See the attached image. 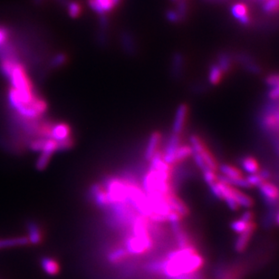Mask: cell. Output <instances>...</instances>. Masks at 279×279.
Returning a JSON list of instances; mask_svg holds the SVG:
<instances>
[{
	"instance_id": "cell-2",
	"label": "cell",
	"mask_w": 279,
	"mask_h": 279,
	"mask_svg": "<svg viewBox=\"0 0 279 279\" xmlns=\"http://www.w3.org/2000/svg\"><path fill=\"white\" fill-rule=\"evenodd\" d=\"M7 100L16 114L21 118L27 120H36L39 118L43 114H46L47 110V102L41 97H37L31 103H22L18 99L16 90L10 87L7 92Z\"/></svg>"
},
{
	"instance_id": "cell-26",
	"label": "cell",
	"mask_w": 279,
	"mask_h": 279,
	"mask_svg": "<svg viewBox=\"0 0 279 279\" xmlns=\"http://www.w3.org/2000/svg\"><path fill=\"white\" fill-rule=\"evenodd\" d=\"M52 153L47 151H41L40 155L36 160V168L37 171H44L47 165L49 164L50 160L52 159Z\"/></svg>"
},
{
	"instance_id": "cell-18",
	"label": "cell",
	"mask_w": 279,
	"mask_h": 279,
	"mask_svg": "<svg viewBox=\"0 0 279 279\" xmlns=\"http://www.w3.org/2000/svg\"><path fill=\"white\" fill-rule=\"evenodd\" d=\"M120 39H121V45L125 52L128 53L130 55H133L136 52L137 47H136L135 39L130 32H123Z\"/></svg>"
},
{
	"instance_id": "cell-9",
	"label": "cell",
	"mask_w": 279,
	"mask_h": 279,
	"mask_svg": "<svg viewBox=\"0 0 279 279\" xmlns=\"http://www.w3.org/2000/svg\"><path fill=\"white\" fill-rule=\"evenodd\" d=\"M257 225L255 221L249 223L248 228L241 233L238 234V237L234 244V248L238 253H243L248 248V244L250 243L251 238L253 237L254 233L256 231Z\"/></svg>"
},
{
	"instance_id": "cell-36",
	"label": "cell",
	"mask_w": 279,
	"mask_h": 279,
	"mask_svg": "<svg viewBox=\"0 0 279 279\" xmlns=\"http://www.w3.org/2000/svg\"><path fill=\"white\" fill-rule=\"evenodd\" d=\"M239 218H241L242 220H244L245 222H252V221H255L254 218H255V215H254L253 211L249 210V209H247L246 211H244L241 216Z\"/></svg>"
},
{
	"instance_id": "cell-6",
	"label": "cell",
	"mask_w": 279,
	"mask_h": 279,
	"mask_svg": "<svg viewBox=\"0 0 279 279\" xmlns=\"http://www.w3.org/2000/svg\"><path fill=\"white\" fill-rule=\"evenodd\" d=\"M190 109L188 104H181L176 109L174 119L171 127V133L181 135L186 126Z\"/></svg>"
},
{
	"instance_id": "cell-13",
	"label": "cell",
	"mask_w": 279,
	"mask_h": 279,
	"mask_svg": "<svg viewBox=\"0 0 279 279\" xmlns=\"http://www.w3.org/2000/svg\"><path fill=\"white\" fill-rule=\"evenodd\" d=\"M239 164H240V170L248 173V175L257 173L261 170L259 160L253 156H245L243 158H241Z\"/></svg>"
},
{
	"instance_id": "cell-21",
	"label": "cell",
	"mask_w": 279,
	"mask_h": 279,
	"mask_svg": "<svg viewBox=\"0 0 279 279\" xmlns=\"http://www.w3.org/2000/svg\"><path fill=\"white\" fill-rule=\"evenodd\" d=\"M238 60L244 66V68L248 70V72L252 73H260L261 68L257 63L254 61L252 57H249L248 55L240 54L238 56Z\"/></svg>"
},
{
	"instance_id": "cell-7",
	"label": "cell",
	"mask_w": 279,
	"mask_h": 279,
	"mask_svg": "<svg viewBox=\"0 0 279 279\" xmlns=\"http://www.w3.org/2000/svg\"><path fill=\"white\" fill-rule=\"evenodd\" d=\"M181 144V137L180 135H176L171 133L169 139L166 142L164 150H162V158L166 163L172 165L173 164V157L176 150Z\"/></svg>"
},
{
	"instance_id": "cell-8",
	"label": "cell",
	"mask_w": 279,
	"mask_h": 279,
	"mask_svg": "<svg viewBox=\"0 0 279 279\" xmlns=\"http://www.w3.org/2000/svg\"><path fill=\"white\" fill-rule=\"evenodd\" d=\"M89 195L97 207L104 209H106L109 207L110 202H109L108 196L102 184L99 183L93 184V186L90 188Z\"/></svg>"
},
{
	"instance_id": "cell-41",
	"label": "cell",
	"mask_w": 279,
	"mask_h": 279,
	"mask_svg": "<svg viewBox=\"0 0 279 279\" xmlns=\"http://www.w3.org/2000/svg\"><path fill=\"white\" fill-rule=\"evenodd\" d=\"M178 1H189V0H177V2H178Z\"/></svg>"
},
{
	"instance_id": "cell-24",
	"label": "cell",
	"mask_w": 279,
	"mask_h": 279,
	"mask_svg": "<svg viewBox=\"0 0 279 279\" xmlns=\"http://www.w3.org/2000/svg\"><path fill=\"white\" fill-rule=\"evenodd\" d=\"M68 61V57L66 53H57L51 58V60L49 62V67L52 69H58V68L65 67Z\"/></svg>"
},
{
	"instance_id": "cell-11",
	"label": "cell",
	"mask_w": 279,
	"mask_h": 279,
	"mask_svg": "<svg viewBox=\"0 0 279 279\" xmlns=\"http://www.w3.org/2000/svg\"><path fill=\"white\" fill-rule=\"evenodd\" d=\"M231 14L242 26H248L251 24V16L249 14L248 5L245 3H235L231 6Z\"/></svg>"
},
{
	"instance_id": "cell-43",
	"label": "cell",
	"mask_w": 279,
	"mask_h": 279,
	"mask_svg": "<svg viewBox=\"0 0 279 279\" xmlns=\"http://www.w3.org/2000/svg\"><path fill=\"white\" fill-rule=\"evenodd\" d=\"M278 152H279V150H278Z\"/></svg>"
},
{
	"instance_id": "cell-32",
	"label": "cell",
	"mask_w": 279,
	"mask_h": 279,
	"mask_svg": "<svg viewBox=\"0 0 279 279\" xmlns=\"http://www.w3.org/2000/svg\"><path fill=\"white\" fill-rule=\"evenodd\" d=\"M265 83L269 88L279 86V73L269 74L265 79Z\"/></svg>"
},
{
	"instance_id": "cell-4",
	"label": "cell",
	"mask_w": 279,
	"mask_h": 279,
	"mask_svg": "<svg viewBox=\"0 0 279 279\" xmlns=\"http://www.w3.org/2000/svg\"><path fill=\"white\" fill-rule=\"evenodd\" d=\"M189 141H190V145L192 146L193 152L198 153L201 156L202 160L205 161V163L210 170L217 172L219 163L217 161V158L208 147L204 140H202V137H200L199 135H192L189 138Z\"/></svg>"
},
{
	"instance_id": "cell-27",
	"label": "cell",
	"mask_w": 279,
	"mask_h": 279,
	"mask_svg": "<svg viewBox=\"0 0 279 279\" xmlns=\"http://www.w3.org/2000/svg\"><path fill=\"white\" fill-rule=\"evenodd\" d=\"M183 63H184V58L183 56L180 53H176L172 58V64H171V68H172V73L174 75H179L182 71L183 68Z\"/></svg>"
},
{
	"instance_id": "cell-28",
	"label": "cell",
	"mask_w": 279,
	"mask_h": 279,
	"mask_svg": "<svg viewBox=\"0 0 279 279\" xmlns=\"http://www.w3.org/2000/svg\"><path fill=\"white\" fill-rule=\"evenodd\" d=\"M249 223L245 222L241 218H238L236 220H233L230 224V227H231L233 232H235L238 235V234L244 232L248 228Z\"/></svg>"
},
{
	"instance_id": "cell-35",
	"label": "cell",
	"mask_w": 279,
	"mask_h": 279,
	"mask_svg": "<svg viewBox=\"0 0 279 279\" xmlns=\"http://www.w3.org/2000/svg\"><path fill=\"white\" fill-rule=\"evenodd\" d=\"M268 97H269V100H271L273 102L279 101V86L269 88Z\"/></svg>"
},
{
	"instance_id": "cell-40",
	"label": "cell",
	"mask_w": 279,
	"mask_h": 279,
	"mask_svg": "<svg viewBox=\"0 0 279 279\" xmlns=\"http://www.w3.org/2000/svg\"><path fill=\"white\" fill-rule=\"evenodd\" d=\"M34 1L36 2V4H41L44 0H34Z\"/></svg>"
},
{
	"instance_id": "cell-37",
	"label": "cell",
	"mask_w": 279,
	"mask_h": 279,
	"mask_svg": "<svg viewBox=\"0 0 279 279\" xmlns=\"http://www.w3.org/2000/svg\"><path fill=\"white\" fill-rule=\"evenodd\" d=\"M202 279L201 277H200V275L199 274H195V275H192V276H187V277H183V278H180V279Z\"/></svg>"
},
{
	"instance_id": "cell-5",
	"label": "cell",
	"mask_w": 279,
	"mask_h": 279,
	"mask_svg": "<svg viewBox=\"0 0 279 279\" xmlns=\"http://www.w3.org/2000/svg\"><path fill=\"white\" fill-rule=\"evenodd\" d=\"M260 196L263 199L264 202L269 206H274L279 200V189L271 181H265L259 187Z\"/></svg>"
},
{
	"instance_id": "cell-10",
	"label": "cell",
	"mask_w": 279,
	"mask_h": 279,
	"mask_svg": "<svg viewBox=\"0 0 279 279\" xmlns=\"http://www.w3.org/2000/svg\"><path fill=\"white\" fill-rule=\"evenodd\" d=\"M72 130L70 126L64 123L59 124H51L50 127V139L56 140L57 142H61L66 140L69 139L72 137Z\"/></svg>"
},
{
	"instance_id": "cell-19",
	"label": "cell",
	"mask_w": 279,
	"mask_h": 279,
	"mask_svg": "<svg viewBox=\"0 0 279 279\" xmlns=\"http://www.w3.org/2000/svg\"><path fill=\"white\" fill-rule=\"evenodd\" d=\"M192 154H193V150H192V146L190 144L181 143L174 153L173 164L188 160L189 158L192 157Z\"/></svg>"
},
{
	"instance_id": "cell-16",
	"label": "cell",
	"mask_w": 279,
	"mask_h": 279,
	"mask_svg": "<svg viewBox=\"0 0 279 279\" xmlns=\"http://www.w3.org/2000/svg\"><path fill=\"white\" fill-rule=\"evenodd\" d=\"M223 77H224V72L221 70V68L217 66V63L212 64L208 72L209 83L213 86H217L222 82Z\"/></svg>"
},
{
	"instance_id": "cell-12",
	"label": "cell",
	"mask_w": 279,
	"mask_h": 279,
	"mask_svg": "<svg viewBox=\"0 0 279 279\" xmlns=\"http://www.w3.org/2000/svg\"><path fill=\"white\" fill-rule=\"evenodd\" d=\"M160 140H161V135L159 132H153L149 137L148 142L146 145V149L144 151L145 160L150 161L151 158L155 155L156 152L159 150Z\"/></svg>"
},
{
	"instance_id": "cell-15",
	"label": "cell",
	"mask_w": 279,
	"mask_h": 279,
	"mask_svg": "<svg viewBox=\"0 0 279 279\" xmlns=\"http://www.w3.org/2000/svg\"><path fill=\"white\" fill-rule=\"evenodd\" d=\"M218 171L220 175L227 179H238L244 177L243 171L240 170V168L231 164H221L218 167Z\"/></svg>"
},
{
	"instance_id": "cell-29",
	"label": "cell",
	"mask_w": 279,
	"mask_h": 279,
	"mask_svg": "<svg viewBox=\"0 0 279 279\" xmlns=\"http://www.w3.org/2000/svg\"><path fill=\"white\" fill-rule=\"evenodd\" d=\"M68 14L69 16H72L73 18L75 17H78V16L81 15L82 13V7H81V5L78 3V2H75V1H70L68 3Z\"/></svg>"
},
{
	"instance_id": "cell-20",
	"label": "cell",
	"mask_w": 279,
	"mask_h": 279,
	"mask_svg": "<svg viewBox=\"0 0 279 279\" xmlns=\"http://www.w3.org/2000/svg\"><path fill=\"white\" fill-rule=\"evenodd\" d=\"M27 231H28V240L29 243L39 244L43 239V233L41 228L36 222H29L27 225Z\"/></svg>"
},
{
	"instance_id": "cell-42",
	"label": "cell",
	"mask_w": 279,
	"mask_h": 279,
	"mask_svg": "<svg viewBox=\"0 0 279 279\" xmlns=\"http://www.w3.org/2000/svg\"><path fill=\"white\" fill-rule=\"evenodd\" d=\"M171 1H172V2H174V3H176V2H177V0H171Z\"/></svg>"
},
{
	"instance_id": "cell-1",
	"label": "cell",
	"mask_w": 279,
	"mask_h": 279,
	"mask_svg": "<svg viewBox=\"0 0 279 279\" xmlns=\"http://www.w3.org/2000/svg\"><path fill=\"white\" fill-rule=\"evenodd\" d=\"M204 258L197 247L178 248L166 255L164 258L152 262L148 270L169 279H180L198 274L204 266Z\"/></svg>"
},
{
	"instance_id": "cell-31",
	"label": "cell",
	"mask_w": 279,
	"mask_h": 279,
	"mask_svg": "<svg viewBox=\"0 0 279 279\" xmlns=\"http://www.w3.org/2000/svg\"><path fill=\"white\" fill-rule=\"evenodd\" d=\"M95 1L104 14H106L109 11L113 10L115 7L113 0H95Z\"/></svg>"
},
{
	"instance_id": "cell-34",
	"label": "cell",
	"mask_w": 279,
	"mask_h": 279,
	"mask_svg": "<svg viewBox=\"0 0 279 279\" xmlns=\"http://www.w3.org/2000/svg\"><path fill=\"white\" fill-rule=\"evenodd\" d=\"M166 16H167L168 20L171 22V23H179V22L181 21V17H180L179 14L177 13V11L175 9L168 10L167 14H166Z\"/></svg>"
},
{
	"instance_id": "cell-17",
	"label": "cell",
	"mask_w": 279,
	"mask_h": 279,
	"mask_svg": "<svg viewBox=\"0 0 279 279\" xmlns=\"http://www.w3.org/2000/svg\"><path fill=\"white\" fill-rule=\"evenodd\" d=\"M270 178V172L266 170H260L259 172L254 173V174H248L246 177V180L248 182L250 188H254V187H258L262 184L264 181H269Z\"/></svg>"
},
{
	"instance_id": "cell-38",
	"label": "cell",
	"mask_w": 279,
	"mask_h": 279,
	"mask_svg": "<svg viewBox=\"0 0 279 279\" xmlns=\"http://www.w3.org/2000/svg\"><path fill=\"white\" fill-rule=\"evenodd\" d=\"M57 1V3H59L60 5H63V6H68V3L70 2V0H55Z\"/></svg>"
},
{
	"instance_id": "cell-3",
	"label": "cell",
	"mask_w": 279,
	"mask_h": 279,
	"mask_svg": "<svg viewBox=\"0 0 279 279\" xmlns=\"http://www.w3.org/2000/svg\"><path fill=\"white\" fill-rule=\"evenodd\" d=\"M123 246L131 257L143 256L153 248L154 239L152 235L135 236L129 233L124 239Z\"/></svg>"
},
{
	"instance_id": "cell-39",
	"label": "cell",
	"mask_w": 279,
	"mask_h": 279,
	"mask_svg": "<svg viewBox=\"0 0 279 279\" xmlns=\"http://www.w3.org/2000/svg\"><path fill=\"white\" fill-rule=\"evenodd\" d=\"M275 221L277 223V225H279V211L277 213V215H276V217H275Z\"/></svg>"
},
{
	"instance_id": "cell-22",
	"label": "cell",
	"mask_w": 279,
	"mask_h": 279,
	"mask_svg": "<svg viewBox=\"0 0 279 279\" xmlns=\"http://www.w3.org/2000/svg\"><path fill=\"white\" fill-rule=\"evenodd\" d=\"M217 66L221 68L224 74L228 73L233 68V57L228 53H220L217 56Z\"/></svg>"
},
{
	"instance_id": "cell-33",
	"label": "cell",
	"mask_w": 279,
	"mask_h": 279,
	"mask_svg": "<svg viewBox=\"0 0 279 279\" xmlns=\"http://www.w3.org/2000/svg\"><path fill=\"white\" fill-rule=\"evenodd\" d=\"M10 32L5 26H0V47L5 45L9 38Z\"/></svg>"
},
{
	"instance_id": "cell-25",
	"label": "cell",
	"mask_w": 279,
	"mask_h": 279,
	"mask_svg": "<svg viewBox=\"0 0 279 279\" xmlns=\"http://www.w3.org/2000/svg\"><path fill=\"white\" fill-rule=\"evenodd\" d=\"M264 13L268 15H275L279 13V0H266L262 3Z\"/></svg>"
},
{
	"instance_id": "cell-23",
	"label": "cell",
	"mask_w": 279,
	"mask_h": 279,
	"mask_svg": "<svg viewBox=\"0 0 279 279\" xmlns=\"http://www.w3.org/2000/svg\"><path fill=\"white\" fill-rule=\"evenodd\" d=\"M42 268L47 274L50 276H56L60 271V266L57 262L51 258H44L41 261Z\"/></svg>"
},
{
	"instance_id": "cell-30",
	"label": "cell",
	"mask_w": 279,
	"mask_h": 279,
	"mask_svg": "<svg viewBox=\"0 0 279 279\" xmlns=\"http://www.w3.org/2000/svg\"><path fill=\"white\" fill-rule=\"evenodd\" d=\"M202 176H203V180L205 181V183H207L208 186H210L218 181V175H217V172L212 171V170L202 171Z\"/></svg>"
},
{
	"instance_id": "cell-14",
	"label": "cell",
	"mask_w": 279,
	"mask_h": 279,
	"mask_svg": "<svg viewBox=\"0 0 279 279\" xmlns=\"http://www.w3.org/2000/svg\"><path fill=\"white\" fill-rule=\"evenodd\" d=\"M231 193H232V196L235 198V200L237 201L240 208H245L247 209H249L253 207L255 202H254L252 197L246 194L240 189L231 186Z\"/></svg>"
}]
</instances>
